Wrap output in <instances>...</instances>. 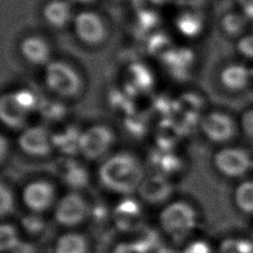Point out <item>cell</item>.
Returning a JSON list of instances; mask_svg holds the SVG:
<instances>
[{"label":"cell","mask_w":253,"mask_h":253,"mask_svg":"<svg viewBox=\"0 0 253 253\" xmlns=\"http://www.w3.org/2000/svg\"><path fill=\"white\" fill-rule=\"evenodd\" d=\"M98 177L109 191L128 196L137 191L145 175L137 157L128 152H118L103 161Z\"/></svg>","instance_id":"cell-1"},{"label":"cell","mask_w":253,"mask_h":253,"mask_svg":"<svg viewBox=\"0 0 253 253\" xmlns=\"http://www.w3.org/2000/svg\"><path fill=\"white\" fill-rule=\"evenodd\" d=\"M159 225L171 239L182 242L198 225L197 211L185 201L169 203L160 211Z\"/></svg>","instance_id":"cell-2"},{"label":"cell","mask_w":253,"mask_h":253,"mask_svg":"<svg viewBox=\"0 0 253 253\" xmlns=\"http://www.w3.org/2000/svg\"><path fill=\"white\" fill-rule=\"evenodd\" d=\"M43 82L55 96L72 98L82 89V79L78 71L68 62L51 60L44 66Z\"/></svg>","instance_id":"cell-3"},{"label":"cell","mask_w":253,"mask_h":253,"mask_svg":"<svg viewBox=\"0 0 253 253\" xmlns=\"http://www.w3.org/2000/svg\"><path fill=\"white\" fill-rule=\"evenodd\" d=\"M215 170L227 178H241L253 171L252 153L239 146H224L213 155Z\"/></svg>","instance_id":"cell-4"},{"label":"cell","mask_w":253,"mask_h":253,"mask_svg":"<svg viewBox=\"0 0 253 253\" xmlns=\"http://www.w3.org/2000/svg\"><path fill=\"white\" fill-rule=\"evenodd\" d=\"M220 88L231 95H239L253 87V66L241 59L224 63L217 73Z\"/></svg>","instance_id":"cell-5"},{"label":"cell","mask_w":253,"mask_h":253,"mask_svg":"<svg viewBox=\"0 0 253 253\" xmlns=\"http://www.w3.org/2000/svg\"><path fill=\"white\" fill-rule=\"evenodd\" d=\"M71 26L78 41L89 46L101 44L108 37V27L104 18L93 10L76 13Z\"/></svg>","instance_id":"cell-6"},{"label":"cell","mask_w":253,"mask_h":253,"mask_svg":"<svg viewBox=\"0 0 253 253\" xmlns=\"http://www.w3.org/2000/svg\"><path fill=\"white\" fill-rule=\"evenodd\" d=\"M200 127L207 139L218 144L231 141L239 129L238 121L223 111H211L205 114L201 118Z\"/></svg>","instance_id":"cell-7"},{"label":"cell","mask_w":253,"mask_h":253,"mask_svg":"<svg viewBox=\"0 0 253 253\" xmlns=\"http://www.w3.org/2000/svg\"><path fill=\"white\" fill-rule=\"evenodd\" d=\"M116 135L105 125H95L83 130L79 140V154L88 160L103 158L112 148Z\"/></svg>","instance_id":"cell-8"},{"label":"cell","mask_w":253,"mask_h":253,"mask_svg":"<svg viewBox=\"0 0 253 253\" xmlns=\"http://www.w3.org/2000/svg\"><path fill=\"white\" fill-rule=\"evenodd\" d=\"M90 215L87 201L76 191L62 196L54 206V219L64 227H75Z\"/></svg>","instance_id":"cell-9"},{"label":"cell","mask_w":253,"mask_h":253,"mask_svg":"<svg viewBox=\"0 0 253 253\" xmlns=\"http://www.w3.org/2000/svg\"><path fill=\"white\" fill-rule=\"evenodd\" d=\"M22 201L30 212L41 214L55 206L56 189L44 179L32 181L24 187Z\"/></svg>","instance_id":"cell-10"},{"label":"cell","mask_w":253,"mask_h":253,"mask_svg":"<svg viewBox=\"0 0 253 253\" xmlns=\"http://www.w3.org/2000/svg\"><path fill=\"white\" fill-rule=\"evenodd\" d=\"M18 146L28 156L47 157L53 151L52 133L42 126H32L22 129L18 136Z\"/></svg>","instance_id":"cell-11"},{"label":"cell","mask_w":253,"mask_h":253,"mask_svg":"<svg viewBox=\"0 0 253 253\" xmlns=\"http://www.w3.org/2000/svg\"><path fill=\"white\" fill-rule=\"evenodd\" d=\"M116 227L123 232H137L143 227L144 214L140 203L126 197L121 200L112 212Z\"/></svg>","instance_id":"cell-12"},{"label":"cell","mask_w":253,"mask_h":253,"mask_svg":"<svg viewBox=\"0 0 253 253\" xmlns=\"http://www.w3.org/2000/svg\"><path fill=\"white\" fill-rule=\"evenodd\" d=\"M136 192L141 201L151 205H160L170 198L173 192V186L168 180V177L153 173L143 178Z\"/></svg>","instance_id":"cell-13"},{"label":"cell","mask_w":253,"mask_h":253,"mask_svg":"<svg viewBox=\"0 0 253 253\" xmlns=\"http://www.w3.org/2000/svg\"><path fill=\"white\" fill-rule=\"evenodd\" d=\"M23 58L33 65H46L51 61V45L42 36L29 35L19 43Z\"/></svg>","instance_id":"cell-14"},{"label":"cell","mask_w":253,"mask_h":253,"mask_svg":"<svg viewBox=\"0 0 253 253\" xmlns=\"http://www.w3.org/2000/svg\"><path fill=\"white\" fill-rule=\"evenodd\" d=\"M69 0H49L42 10L43 21L53 29H63L72 25L75 13Z\"/></svg>","instance_id":"cell-15"},{"label":"cell","mask_w":253,"mask_h":253,"mask_svg":"<svg viewBox=\"0 0 253 253\" xmlns=\"http://www.w3.org/2000/svg\"><path fill=\"white\" fill-rule=\"evenodd\" d=\"M29 113L18 103L13 93L3 95L0 102V118L2 123L9 128H25Z\"/></svg>","instance_id":"cell-16"},{"label":"cell","mask_w":253,"mask_h":253,"mask_svg":"<svg viewBox=\"0 0 253 253\" xmlns=\"http://www.w3.org/2000/svg\"><path fill=\"white\" fill-rule=\"evenodd\" d=\"M62 160L57 166V171L62 181L73 190L86 187L89 181L87 170L71 157H65Z\"/></svg>","instance_id":"cell-17"},{"label":"cell","mask_w":253,"mask_h":253,"mask_svg":"<svg viewBox=\"0 0 253 253\" xmlns=\"http://www.w3.org/2000/svg\"><path fill=\"white\" fill-rule=\"evenodd\" d=\"M81 132L75 127H65L52 133L53 148L61 152L66 157H71L79 153V140Z\"/></svg>","instance_id":"cell-18"},{"label":"cell","mask_w":253,"mask_h":253,"mask_svg":"<svg viewBox=\"0 0 253 253\" xmlns=\"http://www.w3.org/2000/svg\"><path fill=\"white\" fill-rule=\"evenodd\" d=\"M149 160L154 168V173H158L168 177L178 171L181 166V160L174 154L172 150L158 148L151 152Z\"/></svg>","instance_id":"cell-19"},{"label":"cell","mask_w":253,"mask_h":253,"mask_svg":"<svg viewBox=\"0 0 253 253\" xmlns=\"http://www.w3.org/2000/svg\"><path fill=\"white\" fill-rule=\"evenodd\" d=\"M88 250L87 238L74 231L63 233L54 244V253H88Z\"/></svg>","instance_id":"cell-20"},{"label":"cell","mask_w":253,"mask_h":253,"mask_svg":"<svg viewBox=\"0 0 253 253\" xmlns=\"http://www.w3.org/2000/svg\"><path fill=\"white\" fill-rule=\"evenodd\" d=\"M235 208L242 213L253 215V179L241 181L232 195Z\"/></svg>","instance_id":"cell-21"},{"label":"cell","mask_w":253,"mask_h":253,"mask_svg":"<svg viewBox=\"0 0 253 253\" xmlns=\"http://www.w3.org/2000/svg\"><path fill=\"white\" fill-rule=\"evenodd\" d=\"M183 131L180 126L174 123H165L161 126L156 134V142L158 148L165 150H172L179 139L182 137Z\"/></svg>","instance_id":"cell-22"},{"label":"cell","mask_w":253,"mask_h":253,"mask_svg":"<svg viewBox=\"0 0 253 253\" xmlns=\"http://www.w3.org/2000/svg\"><path fill=\"white\" fill-rule=\"evenodd\" d=\"M21 243L17 228L11 223H2L0 229V249L3 253L11 252Z\"/></svg>","instance_id":"cell-23"},{"label":"cell","mask_w":253,"mask_h":253,"mask_svg":"<svg viewBox=\"0 0 253 253\" xmlns=\"http://www.w3.org/2000/svg\"><path fill=\"white\" fill-rule=\"evenodd\" d=\"M21 226L28 235L39 236L44 231L46 222L40 213L29 212L28 214L22 216Z\"/></svg>","instance_id":"cell-24"},{"label":"cell","mask_w":253,"mask_h":253,"mask_svg":"<svg viewBox=\"0 0 253 253\" xmlns=\"http://www.w3.org/2000/svg\"><path fill=\"white\" fill-rule=\"evenodd\" d=\"M236 52L238 58L253 66V32H247L236 40Z\"/></svg>","instance_id":"cell-25"},{"label":"cell","mask_w":253,"mask_h":253,"mask_svg":"<svg viewBox=\"0 0 253 253\" xmlns=\"http://www.w3.org/2000/svg\"><path fill=\"white\" fill-rule=\"evenodd\" d=\"M253 247L250 242L242 239L229 238L224 240L219 247V253H252Z\"/></svg>","instance_id":"cell-26"},{"label":"cell","mask_w":253,"mask_h":253,"mask_svg":"<svg viewBox=\"0 0 253 253\" xmlns=\"http://www.w3.org/2000/svg\"><path fill=\"white\" fill-rule=\"evenodd\" d=\"M0 211L1 215L4 217L6 215L11 214L15 210V196L12 190L6 186L4 183L1 184L0 189Z\"/></svg>","instance_id":"cell-27"},{"label":"cell","mask_w":253,"mask_h":253,"mask_svg":"<svg viewBox=\"0 0 253 253\" xmlns=\"http://www.w3.org/2000/svg\"><path fill=\"white\" fill-rule=\"evenodd\" d=\"M38 108H40L42 115L49 121L58 120L61 117H63V115L65 114L64 107L62 105L54 103V102L39 104Z\"/></svg>","instance_id":"cell-28"},{"label":"cell","mask_w":253,"mask_h":253,"mask_svg":"<svg viewBox=\"0 0 253 253\" xmlns=\"http://www.w3.org/2000/svg\"><path fill=\"white\" fill-rule=\"evenodd\" d=\"M239 129L248 137L253 138V107L244 110L238 119Z\"/></svg>","instance_id":"cell-29"},{"label":"cell","mask_w":253,"mask_h":253,"mask_svg":"<svg viewBox=\"0 0 253 253\" xmlns=\"http://www.w3.org/2000/svg\"><path fill=\"white\" fill-rule=\"evenodd\" d=\"M113 253H147L145 249L136 241H125L119 243L113 250Z\"/></svg>","instance_id":"cell-30"},{"label":"cell","mask_w":253,"mask_h":253,"mask_svg":"<svg viewBox=\"0 0 253 253\" xmlns=\"http://www.w3.org/2000/svg\"><path fill=\"white\" fill-rule=\"evenodd\" d=\"M181 253H211V250L207 242L196 240L189 243Z\"/></svg>","instance_id":"cell-31"},{"label":"cell","mask_w":253,"mask_h":253,"mask_svg":"<svg viewBox=\"0 0 253 253\" xmlns=\"http://www.w3.org/2000/svg\"><path fill=\"white\" fill-rule=\"evenodd\" d=\"M8 148H9V145H8L7 139L5 138L4 135H1V137H0V152H1L0 157H1V162L2 163L5 161V157L7 155Z\"/></svg>","instance_id":"cell-32"},{"label":"cell","mask_w":253,"mask_h":253,"mask_svg":"<svg viewBox=\"0 0 253 253\" xmlns=\"http://www.w3.org/2000/svg\"><path fill=\"white\" fill-rule=\"evenodd\" d=\"M156 253H179V252L170 247H159L156 250Z\"/></svg>","instance_id":"cell-33"},{"label":"cell","mask_w":253,"mask_h":253,"mask_svg":"<svg viewBox=\"0 0 253 253\" xmlns=\"http://www.w3.org/2000/svg\"><path fill=\"white\" fill-rule=\"evenodd\" d=\"M70 2L72 3H75V4H81V5H87V4H90L91 2H93L94 0H69Z\"/></svg>","instance_id":"cell-34"}]
</instances>
